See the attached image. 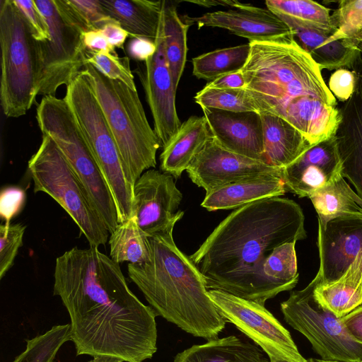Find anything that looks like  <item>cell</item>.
Instances as JSON below:
<instances>
[{"mask_svg": "<svg viewBox=\"0 0 362 362\" xmlns=\"http://www.w3.org/2000/svg\"><path fill=\"white\" fill-rule=\"evenodd\" d=\"M174 362H270L255 342L230 335L193 345L177 354Z\"/></svg>", "mask_w": 362, "mask_h": 362, "instance_id": "obj_23", "label": "cell"}, {"mask_svg": "<svg viewBox=\"0 0 362 362\" xmlns=\"http://www.w3.org/2000/svg\"><path fill=\"white\" fill-rule=\"evenodd\" d=\"M202 108L230 112H258L245 89H218L204 87L194 96Z\"/></svg>", "mask_w": 362, "mask_h": 362, "instance_id": "obj_35", "label": "cell"}, {"mask_svg": "<svg viewBox=\"0 0 362 362\" xmlns=\"http://www.w3.org/2000/svg\"><path fill=\"white\" fill-rule=\"evenodd\" d=\"M250 52V43L216 49L192 59V74L197 78L213 81L216 78L241 71Z\"/></svg>", "mask_w": 362, "mask_h": 362, "instance_id": "obj_32", "label": "cell"}, {"mask_svg": "<svg viewBox=\"0 0 362 362\" xmlns=\"http://www.w3.org/2000/svg\"><path fill=\"white\" fill-rule=\"evenodd\" d=\"M218 313L257 344L270 362H307L290 332L264 305L229 293L208 290Z\"/></svg>", "mask_w": 362, "mask_h": 362, "instance_id": "obj_12", "label": "cell"}, {"mask_svg": "<svg viewBox=\"0 0 362 362\" xmlns=\"http://www.w3.org/2000/svg\"><path fill=\"white\" fill-rule=\"evenodd\" d=\"M112 192L122 223L133 216V189L115 138L88 82L80 71L64 98Z\"/></svg>", "mask_w": 362, "mask_h": 362, "instance_id": "obj_7", "label": "cell"}, {"mask_svg": "<svg viewBox=\"0 0 362 362\" xmlns=\"http://www.w3.org/2000/svg\"><path fill=\"white\" fill-rule=\"evenodd\" d=\"M286 192V185L281 175H258L206 192L201 206L209 211L236 209L255 201L280 197Z\"/></svg>", "mask_w": 362, "mask_h": 362, "instance_id": "obj_20", "label": "cell"}, {"mask_svg": "<svg viewBox=\"0 0 362 362\" xmlns=\"http://www.w3.org/2000/svg\"><path fill=\"white\" fill-rule=\"evenodd\" d=\"M267 8L291 28L332 35L337 28L329 9L311 0H267Z\"/></svg>", "mask_w": 362, "mask_h": 362, "instance_id": "obj_28", "label": "cell"}, {"mask_svg": "<svg viewBox=\"0 0 362 362\" xmlns=\"http://www.w3.org/2000/svg\"><path fill=\"white\" fill-rule=\"evenodd\" d=\"M188 3H192L204 7H212L217 6H232L235 8L242 6L244 4L233 0H185Z\"/></svg>", "mask_w": 362, "mask_h": 362, "instance_id": "obj_48", "label": "cell"}, {"mask_svg": "<svg viewBox=\"0 0 362 362\" xmlns=\"http://www.w3.org/2000/svg\"><path fill=\"white\" fill-rule=\"evenodd\" d=\"M190 25L217 27L248 39L249 42H267L293 36L292 30L275 13L244 4L228 11L206 13L199 17L183 16Z\"/></svg>", "mask_w": 362, "mask_h": 362, "instance_id": "obj_16", "label": "cell"}, {"mask_svg": "<svg viewBox=\"0 0 362 362\" xmlns=\"http://www.w3.org/2000/svg\"><path fill=\"white\" fill-rule=\"evenodd\" d=\"M133 195L132 216L148 237L175 226L184 215L182 211H177L182 194L168 173L146 170L135 182Z\"/></svg>", "mask_w": 362, "mask_h": 362, "instance_id": "obj_14", "label": "cell"}, {"mask_svg": "<svg viewBox=\"0 0 362 362\" xmlns=\"http://www.w3.org/2000/svg\"><path fill=\"white\" fill-rule=\"evenodd\" d=\"M165 54L177 91L183 74L187 53V34L190 25L179 16L176 6L162 1Z\"/></svg>", "mask_w": 362, "mask_h": 362, "instance_id": "obj_30", "label": "cell"}, {"mask_svg": "<svg viewBox=\"0 0 362 362\" xmlns=\"http://www.w3.org/2000/svg\"><path fill=\"white\" fill-rule=\"evenodd\" d=\"M308 198L317 212L318 226L322 228L335 218L362 217V198L350 187L341 175Z\"/></svg>", "mask_w": 362, "mask_h": 362, "instance_id": "obj_26", "label": "cell"}, {"mask_svg": "<svg viewBox=\"0 0 362 362\" xmlns=\"http://www.w3.org/2000/svg\"><path fill=\"white\" fill-rule=\"evenodd\" d=\"M100 30L112 47L124 49V42L129 34L117 22L108 23Z\"/></svg>", "mask_w": 362, "mask_h": 362, "instance_id": "obj_46", "label": "cell"}, {"mask_svg": "<svg viewBox=\"0 0 362 362\" xmlns=\"http://www.w3.org/2000/svg\"><path fill=\"white\" fill-rule=\"evenodd\" d=\"M93 357V359L88 362H124L122 358L111 355L99 354Z\"/></svg>", "mask_w": 362, "mask_h": 362, "instance_id": "obj_49", "label": "cell"}, {"mask_svg": "<svg viewBox=\"0 0 362 362\" xmlns=\"http://www.w3.org/2000/svg\"><path fill=\"white\" fill-rule=\"evenodd\" d=\"M358 49V50L360 52L361 56H362V47H356Z\"/></svg>", "mask_w": 362, "mask_h": 362, "instance_id": "obj_53", "label": "cell"}, {"mask_svg": "<svg viewBox=\"0 0 362 362\" xmlns=\"http://www.w3.org/2000/svg\"><path fill=\"white\" fill-rule=\"evenodd\" d=\"M25 202V191L16 186L2 189L0 194V216L5 223L11 222L23 209Z\"/></svg>", "mask_w": 362, "mask_h": 362, "instance_id": "obj_41", "label": "cell"}, {"mask_svg": "<svg viewBox=\"0 0 362 362\" xmlns=\"http://www.w3.org/2000/svg\"><path fill=\"white\" fill-rule=\"evenodd\" d=\"M218 89H244L245 82L241 71L221 76L204 86Z\"/></svg>", "mask_w": 362, "mask_h": 362, "instance_id": "obj_45", "label": "cell"}, {"mask_svg": "<svg viewBox=\"0 0 362 362\" xmlns=\"http://www.w3.org/2000/svg\"><path fill=\"white\" fill-rule=\"evenodd\" d=\"M320 281L317 272L305 288L291 292L288 298L281 303L284 320L306 337L322 360L359 362L362 344L350 334L341 318L320 305L314 296Z\"/></svg>", "mask_w": 362, "mask_h": 362, "instance_id": "obj_11", "label": "cell"}, {"mask_svg": "<svg viewBox=\"0 0 362 362\" xmlns=\"http://www.w3.org/2000/svg\"><path fill=\"white\" fill-rule=\"evenodd\" d=\"M337 30L334 40H352L362 33V0H343L332 14Z\"/></svg>", "mask_w": 362, "mask_h": 362, "instance_id": "obj_37", "label": "cell"}, {"mask_svg": "<svg viewBox=\"0 0 362 362\" xmlns=\"http://www.w3.org/2000/svg\"><path fill=\"white\" fill-rule=\"evenodd\" d=\"M356 77L346 68H339L330 76L328 88L336 99L347 101L354 92Z\"/></svg>", "mask_w": 362, "mask_h": 362, "instance_id": "obj_42", "label": "cell"}, {"mask_svg": "<svg viewBox=\"0 0 362 362\" xmlns=\"http://www.w3.org/2000/svg\"><path fill=\"white\" fill-rule=\"evenodd\" d=\"M83 45L87 52L117 54L100 30H90L83 35Z\"/></svg>", "mask_w": 362, "mask_h": 362, "instance_id": "obj_44", "label": "cell"}, {"mask_svg": "<svg viewBox=\"0 0 362 362\" xmlns=\"http://www.w3.org/2000/svg\"><path fill=\"white\" fill-rule=\"evenodd\" d=\"M70 324L52 327L45 334L27 339L25 351L12 362H53L60 347L70 340Z\"/></svg>", "mask_w": 362, "mask_h": 362, "instance_id": "obj_34", "label": "cell"}, {"mask_svg": "<svg viewBox=\"0 0 362 362\" xmlns=\"http://www.w3.org/2000/svg\"><path fill=\"white\" fill-rule=\"evenodd\" d=\"M249 43L241 72L258 112L284 119L311 145L332 136L339 122L337 99L310 55L293 36Z\"/></svg>", "mask_w": 362, "mask_h": 362, "instance_id": "obj_3", "label": "cell"}, {"mask_svg": "<svg viewBox=\"0 0 362 362\" xmlns=\"http://www.w3.org/2000/svg\"><path fill=\"white\" fill-rule=\"evenodd\" d=\"M26 226L21 223H5L0 226V279L13 264L23 240Z\"/></svg>", "mask_w": 362, "mask_h": 362, "instance_id": "obj_38", "label": "cell"}, {"mask_svg": "<svg viewBox=\"0 0 362 362\" xmlns=\"http://www.w3.org/2000/svg\"><path fill=\"white\" fill-rule=\"evenodd\" d=\"M102 109L131 181L156 165L160 141L150 126L137 90L109 78L90 64L81 71Z\"/></svg>", "mask_w": 362, "mask_h": 362, "instance_id": "obj_5", "label": "cell"}, {"mask_svg": "<svg viewBox=\"0 0 362 362\" xmlns=\"http://www.w3.org/2000/svg\"><path fill=\"white\" fill-rule=\"evenodd\" d=\"M315 362H337V361H323L322 359H315Z\"/></svg>", "mask_w": 362, "mask_h": 362, "instance_id": "obj_52", "label": "cell"}, {"mask_svg": "<svg viewBox=\"0 0 362 362\" xmlns=\"http://www.w3.org/2000/svg\"><path fill=\"white\" fill-rule=\"evenodd\" d=\"M341 175V165L335 140L329 138L311 146L284 168L286 192L309 197Z\"/></svg>", "mask_w": 362, "mask_h": 362, "instance_id": "obj_19", "label": "cell"}, {"mask_svg": "<svg viewBox=\"0 0 362 362\" xmlns=\"http://www.w3.org/2000/svg\"><path fill=\"white\" fill-rule=\"evenodd\" d=\"M48 25L49 38L36 41L37 95L55 96L68 86L86 64L84 32L71 18L64 0H35Z\"/></svg>", "mask_w": 362, "mask_h": 362, "instance_id": "obj_10", "label": "cell"}, {"mask_svg": "<svg viewBox=\"0 0 362 362\" xmlns=\"http://www.w3.org/2000/svg\"><path fill=\"white\" fill-rule=\"evenodd\" d=\"M86 32L100 30L105 25L117 22L102 6L100 0H68Z\"/></svg>", "mask_w": 362, "mask_h": 362, "instance_id": "obj_39", "label": "cell"}, {"mask_svg": "<svg viewBox=\"0 0 362 362\" xmlns=\"http://www.w3.org/2000/svg\"><path fill=\"white\" fill-rule=\"evenodd\" d=\"M34 192H44L62 207L77 225L90 247L106 244L110 237L86 189L54 141L42 135L37 151L28 163Z\"/></svg>", "mask_w": 362, "mask_h": 362, "instance_id": "obj_9", "label": "cell"}, {"mask_svg": "<svg viewBox=\"0 0 362 362\" xmlns=\"http://www.w3.org/2000/svg\"><path fill=\"white\" fill-rule=\"evenodd\" d=\"M296 243H286L276 247L264 266L266 276L283 291L293 289L298 281Z\"/></svg>", "mask_w": 362, "mask_h": 362, "instance_id": "obj_33", "label": "cell"}, {"mask_svg": "<svg viewBox=\"0 0 362 362\" xmlns=\"http://www.w3.org/2000/svg\"><path fill=\"white\" fill-rule=\"evenodd\" d=\"M213 139L223 148L266 163L263 129L258 112L202 108Z\"/></svg>", "mask_w": 362, "mask_h": 362, "instance_id": "obj_18", "label": "cell"}, {"mask_svg": "<svg viewBox=\"0 0 362 362\" xmlns=\"http://www.w3.org/2000/svg\"><path fill=\"white\" fill-rule=\"evenodd\" d=\"M300 206L288 198L263 199L235 209L189 256L207 290L264 305L282 292L264 266L274 250L306 238Z\"/></svg>", "mask_w": 362, "mask_h": 362, "instance_id": "obj_2", "label": "cell"}, {"mask_svg": "<svg viewBox=\"0 0 362 362\" xmlns=\"http://www.w3.org/2000/svg\"><path fill=\"white\" fill-rule=\"evenodd\" d=\"M297 43L322 69L347 67L357 53V48L348 40H334L330 34L293 28Z\"/></svg>", "mask_w": 362, "mask_h": 362, "instance_id": "obj_27", "label": "cell"}, {"mask_svg": "<svg viewBox=\"0 0 362 362\" xmlns=\"http://www.w3.org/2000/svg\"><path fill=\"white\" fill-rule=\"evenodd\" d=\"M314 296L318 303L341 318L362 305V253L337 280L317 284Z\"/></svg>", "mask_w": 362, "mask_h": 362, "instance_id": "obj_24", "label": "cell"}, {"mask_svg": "<svg viewBox=\"0 0 362 362\" xmlns=\"http://www.w3.org/2000/svg\"><path fill=\"white\" fill-rule=\"evenodd\" d=\"M173 228L148 237V260L128 264V276L157 315L194 337L217 338L227 322L195 264L176 246Z\"/></svg>", "mask_w": 362, "mask_h": 362, "instance_id": "obj_4", "label": "cell"}, {"mask_svg": "<svg viewBox=\"0 0 362 362\" xmlns=\"http://www.w3.org/2000/svg\"><path fill=\"white\" fill-rule=\"evenodd\" d=\"M0 100L4 114L19 117L37 96L36 40L13 0L0 1Z\"/></svg>", "mask_w": 362, "mask_h": 362, "instance_id": "obj_8", "label": "cell"}, {"mask_svg": "<svg viewBox=\"0 0 362 362\" xmlns=\"http://www.w3.org/2000/svg\"><path fill=\"white\" fill-rule=\"evenodd\" d=\"M349 41L351 42L355 46L362 47V33Z\"/></svg>", "mask_w": 362, "mask_h": 362, "instance_id": "obj_50", "label": "cell"}, {"mask_svg": "<svg viewBox=\"0 0 362 362\" xmlns=\"http://www.w3.org/2000/svg\"><path fill=\"white\" fill-rule=\"evenodd\" d=\"M359 362H362V360H361V361H360Z\"/></svg>", "mask_w": 362, "mask_h": 362, "instance_id": "obj_54", "label": "cell"}, {"mask_svg": "<svg viewBox=\"0 0 362 362\" xmlns=\"http://www.w3.org/2000/svg\"><path fill=\"white\" fill-rule=\"evenodd\" d=\"M259 114L264 156L270 165L284 168L313 146L299 130L284 119L271 114Z\"/></svg>", "mask_w": 362, "mask_h": 362, "instance_id": "obj_22", "label": "cell"}, {"mask_svg": "<svg viewBox=\"0 0 362 362\" xmlns=\"http://www.w3.org/2000/svg\"><path fill=\"white\" fill-rule=\"evenodd\" d=\"M106 13L130 37H141L153 42L160 23L162 1L100 0Z\"/></svg>", "mask_w": 362, "mask_h": 362, "instance_id": "obj_25", "label": "cell"}, {"mask_svg": "<svg viewBox=\"0 0 362 362\" xmlns=\"http://www.w3.org/2000/svg\"><path fill=\"white\" fill-rule=\"evenodd\" d=\"M36 119L42 135L49 136L67 160L110 234L119 224L117 206L69 104L64 98L45 96Z\"/></svg>", "mask_w": 362, "mask_h": 362, "instance_id": "obj_6", "label": "cell"}, {"mask_svg": "<svg viewBox=\"0 0 362 362\" xmlns=\"http://www.w3.org/2000/svg\"><path fill=\"white\" fill-rule=\"evenodd\" d=\"M211 136L204 116L189 117L163 148L160 155L162 172L179 178Z\"/></svg>", "mask_w": 362, "mask_h": 362, "instance_id": "obj_21", "label": "cell"}, {"mask_svg": "<svg viewBox=\"0 0 362 362\" xmlns=\"http://www.w3.org/2000/svg\"><path fill=\"white\" fill-rule=\"evenodd\" d=\"M25 19L32 35L36 41L49 40V32L47 22L32 0H13Z\"/></svg>", "mask_w": 362, "mask_h": 362, "instance_id": "obj_40", "label": "cell"}, {"mask_svg": "<svg viewBox=\"0 0 362 362\" xmlns=\"http://www.w3.org/2000/svg\"><path fill=\"white\" fill-rule=\"evenodd\" d=\"M156 49L155 42L141 37H131L127 44L129 57L139 62H145Z\"/></svg>", "mask_w": 362, "mask_h": 362, "instance_id": "obj_43", "label": "cell"}, {"mask_svg": "<svg viewBox=\"0 0 362 362\" xmlns=\"http://www.w3.org/2000/svg\"><path fill=\"white\" fill-rule=\"evenodd\" d=\"M277 362H286V361H277ZM307 362H315V359L308 358V359H307Z\"/></svg>", "mask_w": 362, "mask_h": 362, "instance_id": "obj_51", "label": "cell"}, {"mask_svg": "<svg viewBox=\"0 0 362 362\" xmlns=\"http://www.w3.org/2000/svg\"><path fill=\"white\" fill-rule=\"evenodd\" d=\"M284 168L228 151L211 136L191 163L187 173L191 180L206 192L222 186L262 175L283 177Z\"/></svg>", "mask_w": 362, "mask_h": 362, "instance_id": "obj_15", "label": "cell"}, {"mask_svg": "<svg viewBox=\"0 0 362 362\" xmlns=\"http://www.w3.org/2000/svg\"><path fill=\"white\" fill-rule=\"evenodd\" d=\"M110 257L116 263L143 264L149 259L148 237L139 228L134 216L118 224L110 234Z\"/></svg>", "mask_w": 362, "mask_h": 362, "instance_id": "obj_31", "label": "cell"}, {"mask_svg": "<svg viewBox=\"0 0 362 362\" xmlns=\"http://www.w3.org/2000/svg\"><path fill=\"white\" fill-rule=\"evenodd\" d=\"M341 165L347 178L362 198V113L344 119L334 134Z\"/></svg>", "mask_w": 362, "mask_h": 362, "instance_id": "obj_29", "label": "cell"}, {"mask_svg": "<svg viewBox=\"0 0 362 362\" xmlns=\"http://www.w3.org/2000/svg\"><path fill=\"white\" fill-rule=\"evenodd\" d=\"M54 279L76 356L111 355L124 362L153 357L158 315L130 290L118 263L98 247H74L56 259Z\"/></svg>", "mask_w": 362, "mask_h": 362, "instance_id": "obj_1", "label": "cell"}, {"mask_svg": "<svg viewBox=\"0 0 362 362\" xmlns=\"http://www.w3.org/2000/svg\"><path fill=\"white\" fill-rule=\"evenodd\" d=\"M341 320L350 334L362 344V305L341 317Z\"/></svg>", "mask_w": 362, "mask_h": 362, "instance_id": "obj_47", "label": "cell"}, {"mask_svg": "<svg viewBox=\"0 0 362 362\" xmlns=\"http://www.w3.org/2000/svg\"><path fill=\"white\" fill-rule=\"evenodd\" d=\"M164 42L161 11L155 40L156 51L144 64L138 66L136 72L143 86L153 119V129L162 148L166 146L182 124L176 110V90L165 54Z\"/></svg>", "mask_w": 362, "mask_h": 362, "instance_id": "obj_13", "label": "cell"}, {"mask_svg": "<svg viewBox=\"0 0 362 362\" xmlns=\"http://www.w3.org/2000/svg\"><path fill=\"white\" fill-rule=\"evenodd\" d=\"M321 284L338 279L362 253V217L335 218L318 226Z\"/></svg>", "mask_w": 362, "mask_h": 362, "instance_id": "obj_17", "label": "cell"}, {"mask_svg": "<svg viewBox=\"0 0 362 362\" xmlns=\"http://www.w3.org/2000/svg\"><path fill=\"white\" fill-rule=\"evenodd\" d=\"M86 64L93 66L106 77L119 81L130 88L136 90L129 57H120L117 54L86 52Z\"/></svg>", "mask_w": 362, "mask_h": 362, "instance_id": "obj_36", "label": "cell"}]
</instances>
